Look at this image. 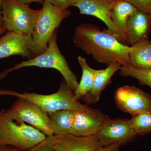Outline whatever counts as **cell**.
Masks as SVG:
<instances>
[{
  "mask_svg": "<svg viewBox=\"0 0 151 151\" xmlns=\"http://www.w3.org/2000/svg\"><path fill=\"white\" fill-rule=\"evenodd\" d=\"M76 47L91 55L97 62L108 65L119 63L130 65L132 46L122 43L106 30L97 26L83 23L76 28L73 37Z\"/></svg>",
  "mask_w": 151,
  "mask_h": 151,
  "instance_id": "obj_1",
  "label": "cell"
},
{
  "mask_svg": "<svg viewBox=\"0 0 151 151\" xmlns=\"http://www.w3.org/2000/svg\"><path fill=\"white\" fill-rule=\"evenodd\" d=\"M58 29L54 32L49 41L46 50L41 54L18 63L0 73V80L5 78L9 73L23 68L35 66L42 68H53L61 73L68 86L75 91L78 82L76 76L70 69L66 59L58 46Z\"/></svg>",
  "mask_w": 151,
  "mask_h": 151,
  "instance_id": "obj_2",
  "label": "cell"
},
{
  "mask_svg": "<svg viewBox=\"0 0 151 151\" xmlns=\"http://www.w3.org/2000/svg\"><path fill=\"white\" fill-rule=\"evenodd\" d=\"M1 95H9L26 99L38 105L48 114L60 110L78 111L89 108L81 104L76 98L74 91L70 89L64 80L61 82L57 92L51 94H42L26 92L21 93L14 90L0 89Z\"/></svg>",
  "mask_w": 151,
  "mask_h": 151,
  "instance_id": "obj_3",
  "label": "cell"
},
{
  "mask_svg": "<svg viewBox=\"0 0 151 151\" xmlns=\"http://www.w3.org/2000/svg\"><path fill=\"white\" fill-rule=\"evenodd\" d=\"M47 137L42 132L24 122H17L0 112V145L13 146L27 151Z\"/></svg>",
  "mask_w": 151,
  "mask_h": 151,
  "instance_id": "obj_4",
  "label": "cell"
},
{
  "mask_svg": "<svg viewBox=\"0 0 151 151\" xmlns=\"http://www.w3.org/2000/svg\"><path fill=\"white\" fill-rule=\"evenodd\" d=\"M70 14L67 10H61L49 3L44 2L32 35L30 50L32 58L46 50L54 32Z\"/></svg>",
  "mask_w": 151,
  "mask_h": 151,
  "instance_id": "obj_5",
  "label": "cell"
},
{
  "mask_svg": "<svg viewBox=\"0 0 151 151\" xmlns=\"http://www.w3.org/2000/svg\"><path fill=\"white\" fill-rule=\"evenodd\" d=\"M41 9H33L19 0H3V27L7 31L32 35Z\"/></svg>",
  "mask_w": 151,
  "mask_h": 151,
  "instance_id": "obj_6",
  "label": "cell"
},
{
  "mask_svg": "<svg viewBox=\"0 0 151 151\" xmlns=\"http://www.w3.org/2000/svg\"><path fill=\"white\" fill-rule=\"evenodd\" d=\"M4 111L7 116L12 120L24 122L47 136L53 135L48 113L31 101L17 98L10 108Z\"/></svg>",
  "mask_w": 151,
  "mask_h": 151,
  "instance_id": "obj_7",
  "label": "cell"
},
{
  "mask_svg": "<svg viewBox=\"0 0 151 151\" xmlns=\"http://www.w3.org/2000/svg\"><path fill=\"white\" fill-rule=\"evenodd\" d=\"M96 135L103 147H121L134 140L137 136L130 120L113 119L107 117Z\"/></svg>",
  "mask_w": 151,
  "mask_h": 151,
  "instance_id": "obj_8",
  "label": "cell"
},
{
  "mask_svg": "<svg viewBox=\"0 0 151 151\" xmlns=\"http://www.w3.org/2000/svg\"><path fill=\"white\" fill-rule=\"evenodd\" d=\"M118 0H76L74 6L81 14L96 17L107 26L108 32L122 43H128L127 36L113 23L111 12Z\"/></svg>",
  "mask_w": 151,
  "mask_h": 151,
  "instance_id": "obj_9",
  "label": "cell"
},
{
  "mask_svg": "<svg viewBox=\"0 0 151 151\" xmlns=\"http://www.w3.org/2000/svg\"><path fill=\"white\" fill-rule=\"evenodd\" d=\"M116 105L122 111L132 116L151 113V96L134 86H124L116 90Z\"/></svg>",
  "mask_w": 151,
  "mask_h": 151,
  "instance_id": "obj_10",
  "label": "cell"
},
{
  "mask_svg": "<svg viewBox=\"0 0 151 151\" xmlns=\"http://www.w3.org/2000/svg\"><path fill=\"white\" fill-rule=\"evenodd\" d=\"M106 118L104 113L97 109L88 108L86 110L75 111L70 134L79 137L96 135Z\"/></svg>",
  "mask_w": 151,
  "mask_h": 151,
  "instance_id": "obj_11",
  "label": "cell"
},
{
  "mask_svg": "<svg viewBox=\"0 0 151 151\" xmlns=\"http://www.w3.org/2000/svg\"><path fill=\"white\" fill-rule=\"evenodd\" d=\"M31 42L32 35L7 32L0 37V59L14 55L32 58L30 50Z\"/></svg>",
  "mask_w": 151,
  "mask_h": 151,
  "instance_id": "obj_12",
  "label": "cell"
},
{
  "mask_svg": "<svg viewBox=\"0 0 151 151\" xmlns=\"http://www.w3.org/2000/svg\"><path fill=\"white\" fill-rule=\"evenodd\" d=\"M55 135L52 145L55 151H97L103 147L97 135L79 137L72 134Z\"/></svg>",
  "mask_w": 151,
  "mask_h": 151,
  "instance_id": "obj_13",
  "label": "cell"
},
{
  "mask_svg": "<svg viewBox=\"0 0 151 151\" xmlns=\"http://www.w3.org/2000/svg\"><path fill=\"white\" fill-rule=\"evenodd\" d=\"M151 33V14L137 10L128 20L127 42L132 45L141 41L148 39Z\"/></svg>",
  "mask_w": 151,
  "mask_h": 151,
  "instance_id": "obj_14",
  "label": "cell"
},
{
  "mask_svg": "<svg viewBox=\"0 0 151 151\" xmlns=\"http://www.w3.org/2000/svg\"><path fill=\"white\" fill-rule=\"evenodd\" d=\"M122 65L119 63H112L104 69L98 70L91 91L83 98L86 103H97L100 100L101 93L111 82V78Z\"/></svg>",
  "mask_w": 151,
  "mask_h": 151,
  "instance_id": "obj_15",
  "label": "cell"
},
{
  "mask_svg": "<svg viewBox=\"0 0 151 151\" xmlns=\"http://www.w3.org/2000/svg\"><path fill=\"white\" fill-rule=\"evenodd\" d=\"M130 65L139 69H151V41L145 40L132 45Z\"/></svg>",
  "mask_w": 151,
  "mask_h": 151,
  "instance_id": "obj_16",
  "label": "cell"
},
{
  "mask_svg": "<svg viewBox=\"0 0 151 151\" xmlns=\"http://www.w3.org/2000/svg\"><path fill=\"white\" fill-rule=\"evenodd\" d=\"M48 114L53 135L63 136L70 134L74 122L75 111L63 110Z\"/></svg>",
  "mask_w": 151,
  "mask_h": 151,
  "instance_id": "obj_17",
  "label": "cell"
},
{
  "mask_svg": "<svg viewBox=\"0 0 151 151\" xmlns=\"http://www.w3.org/2000/svg\"><path fill=\"white\" fill-rule=\"evenodd\" d=\"M78 61L82 69V76L74 94L76 98L79 100L84 98L91 91L98 70L90 67L85 58L81 56H78Z\"/></svg>",
  "mask_w": 151,
  "mask_h": 151,
  "instance_id": "obj_18",
  "label": "cell"
},
{
  "mask_svg": "<svg viewBox=\"0 0 151 151\" xmlns=\"http://www.w3.org/2000/svg\"><path fill=\"white\" fill-rule=\"evenodd\" d=\"M137 10L125 0H118L112 9L111 17L113 23L127 36L128 20Z\"/></svg>",
  "mask_w": 151,
  "mask_h": 151,
  "instance_id": "obj_19",
  "label": "cell"
},
{
  "mask_svg": "<svg viewBox=\"0 0 151 151\" xmlns=\"http://www.w3.org/2000/svg\"><path fill=\"white\" fill-rule=\"evenodd\" d=\"M120 74L123 76H130L137 79L141 84L151 88V69H139L130 65L121 66Z\"/></svg>",
  "mask_w": 151,
  "mask_h": 151,
  "instance_id": "obj_20",
  "label": "cell"
},
{
  "mask_svg": "<svg viewBox=\"0 0 151 151\" xmlns=\"http://www.w3.org/2000/svg\"><path fill=\"white\" fill-rule=\"evenodd\" d=\"M130 120L132 128L137 136H142L151 133V113L132 116Z\"/></svg>",
  "mask_w": 151,
  "mask_h": 151,
  "instance_id": "obj_21",
  "label": "cell"
},
{
  "mask_svg": "<svg viewBox=\"0 0 151 151\" xmlns=\"http://www.w3.org/2000/svg\"><path fill=\"white\" fill-rule=\"evenodd\" d=\"M54 140V135L47 136L44 140L27 151H55L52 147Z\"/></svg>",
  "mask_w": 151,
  "mask_h": 151,
  "instance_id": "obj_22",
  "label": "cell"
},
{
  "mask_svg": "<svg viewBox=\"0 0 151 151\" xmlns=\"http://www.w3.org/2000/svg\"><path fill=\"white\" fill-rule=\"evenodd\" d=\"M138 10L151 14V0H125Z\"/></svg>",
  "mask_w": 151,
  "mask_h": 151,
  "instance_id": "obj_23",
  "label": "cell"
},
{
  "mask_svg": "<svg viewBox=\"0 0 151 151\" xmlns=\"http://www.w3.org/2000/svg\"><path fill=\"white\" fill-rule=\"evenodd\" d=\"M44 2L54 6L61 10H66L69 7L74 6L76 0H44Z\"/></svg>",
  "mask_w": 151,
  "mask_h": 151,
  "instance_id": "obj_24",
  "label": "cell"
},
{
  "mask_svg": "<svg viewBox=\"0 0 151 151\" xmlns=\"http://www.w3.org/2000/svg\"><path fill=\"white\" fill-rule=\"evenodd\" d=\"M120 147L118 146H111L102 147L97 151H119Z\"/></svg>",
  "mask_w": 151,
  "mask_h": 151,
  "instance_id": "obj_25",
  "label": "cell"
},
{
  "mask_svg": "<svg viewBox=\"0 0 151 151\" xmlns=\"http://www.w3.org/2000/svg\"><path fill=\"white\" fill-rule=\"evenodd\" d=\"M0 151H23L15 147L10 145H1Z\"/></svg>",
  "mask_w": 151,
  "mask_h": 151,
  "instance_id": "obj_26",
  "label": "cell"
},
{
  "mask_svg": "<svg viewBox=\"0 0 151 151\" xmlns=\"http://www.w3.org/2000/svg\"><path fill=\"white\" fill-rule=\"evenodd\" d=\"M19 1L24 4L28 5L33 2L40 3L41 4L44 2V0H19Z\"/></svg>",
  "mask_w": 151,
  "mask_h": 151,
  "instance_id": "obj_27",
  "label": "cell"
},
{
  "mask_svg": "<svg viewBox=\"0 0 151 151\" xmlns=\"http://www.w3.org/2000/svg\"><path fill=\"white\" fill-rule=\"evenodd\" d=\"M3 0H0V26L3 27L2 14V4Z\"/></svg>",
  "mask_w": 151,
  "mask_h": 151,
  "instance_id": "obj_28",
  "label": "cell"
},
{
  "mask_svg": "<svg viewBox=\"0 0 151 151\" xmlns=\"http://www.w3.org/2000/svg\"><path fill=\"white\" fill-rule=\"evenodd\" d=\"M6 31V30L4 27L0 26V36L2 35Z\"/></svg>",
  "mask_w": 151,
  "mask_h": 151,
  "instance_id": "obj_29",
  "label": "cell"
}]
</instances>
